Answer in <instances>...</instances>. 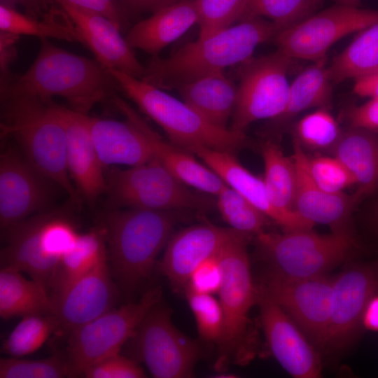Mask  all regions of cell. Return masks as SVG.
Returning <instances> with one entry per match:
<instances>
[{
	"mask_svg": "<svg viewBox=\"0 0 378 378\" xmlns=\"http://www.w3.org/2000/svg\"><path fill=\"white\" fill-rule=\"evenodd\" d=\"M280 31L269 20L250 17L204 38L186 43L165 58L153 56L142 80L162 90L224 71L251 58L255 48Z\"/></svg>",
	"mask_w": 378,
	"mask_h": 378,
	"instance_id": "cell-1",
	"label": "cell"
},
{
	"mask_svg": "<svg viewBox=\"0 0 378 378\" xmlns=\"http://www.w3.org/2000/svg\"><path fill=\"white\" fill-rule=\"evenodd\" d=\"M38 53L27 71L1 83V96L62 97L71 109L88 114L98 102L113 97L119 87L97 60L68 52L41 38Z\"/></svg>",
	"mask_w": 378,
	"mask_h": 378,
	"instance_id": "cell-2",
	"label": "cell"
},
{
	"mask_svg": "<svg viewBox=\"0 0 378 378\" xmlns=\"http://www.w3.org/2000/svg\"><path fill=\"white\" fill-rule=\"evenodd\" d=\"M52 102L33 95L1 96V136L13 139L28 162L78 204L80 194L67 167L66 134Z\"/></svg>",
	"mask_w": 378,
	"mask_h": 378,
	"instance_id": "cell-3",
	"label": "cell"
},
{
	"mask_svg": "<svg viewBox=\"0 0 378 378\" xmlns=\"http://www.w3.org/2000/svg\"><path fill=\"white\" fill-rule=\"evenodd\" d=\"M174 223L169 211L146 209H113L102 217L111 271L125 295L150 276Z\"/></svg>",
	"mask_w": 378,
	"mask_h": 378,
	"instance_id": "cell-4",
	"label": "cell"
},
{
	"mask_svg": "<svg viewBox=\"0 0 378 378\" xmlns=\"http://www.w3.org/2000/svg\"><path fill=\"white\" fill-rule=\"evenodd\" d=\"M251 235L237 232L219 253L223 280L218 292L223 315V330L218 346L215 367L223 370L230 363L244 365L254 354V336L249 312L257 303L247 252Z\"/></svg>",
	"mask_w": 378,
	"mask_h": 378,
	"instance_id": "cell-5",
	"label": "cell"
},
{
	"mask_svg": "<svg viewBox=\"0 0 378 378\" xmlns=\"http://www.w3.org/2000/svg\"><path fill=\"white\" fill-rule=\"evenodd\" d=\"M108 71L119 87L162 127L172 144L186 150L202 146L233 154L247 144L244 132L218 128L162 89L120 71Z\"/></svg>",
	"mask_w": 378,
	"mask_h": 378,
	"instance_id": "cell-6",
	"label": "cell"
},
{
	"mask_svg": "<svg viewBox=\"0 0 378 378\" xmlns=\"http://www.w3.org/2000/svg\"><path fill=\"white\" fill-rule=\"evenodd\" d=\"M259 249L272 271L293 278L326 275L356 246L351 231L321 234L312 229L263 231L255 235Z\"/></svg>",
	"mask_w": 378,
	"mask_h": 378,
	"instance_id": "cell-7",
	"label": "cell"
},
{
	"mask_svg": "<svg viewBox=\"0 0 378 378\" xmlns=\"http://www.w3.org/2000/svg\"><path fill=\"white\" fill-rule=\"evenodd\" d=\"M105 192L113 208L170 211L202 209L210 205L204 195L189 189L155 158L127 169H105Z\"/></svg>",
	"mask_w": 378,
	"mask_h": 378,
	"instance_id": "cell-8",
	"label": "cell"
},
{
	"mask_svg": "<svg viewBox=\"0 0 378 378\" xmlns=\"http://www.w3.org/2000/svg\"><path fill=\"white\" fill-rule=\"evenodd\" d=\"M123 347L130 358L144 363L156 378L190 377L201 356L199 343L176 328L171 309L160 302L150 309Z\"/></svg>",
	"mask_w": 378,
	"mask_h": 378,
	"instance_id": "cell-9",
	"label": "cell"
},
{
	"mask_svg": "<svg viewBox=\"0 0 378 378\" xmlns=\"http://www.w3.org/2000/svg\"><path fill=\"white\" fill-rule=\"evenodd\" d=\"M161 297L160 287L153 288L138 301L113 308L70 332L65 354L70 377H82L91 365L120 353Z\"/></svg>",
	"mask_w": 378,
	"mask_h": 378,
	"instance_id": "cell-10",
	"label": "cell"
},
{
	"mask_svg": "<svg viewBox=\"0 0 378 378\" xmlns=\"http://www.w3.org/2000/svg\"><path fill=\"white\" fill-rule=\"evenodd\" d=\"M293 61L277 48L239 64L237 99L229 129L244 132L252 122L273 120L284 111L290 89L287 75Z\"/></svg>",
	"mask_w": 378,
	"mask_h": 378,
	"instance_id": "cell-11",
	"label": "cell"
},
{
	"mask_svg": "<svg viewBox=\"0 0 378 378\" xmlns=\"http://www.w3.org/2000/svg\"><path fill=\"white\" fill-rule=\"evenodd\" d=\"M332 288L333 279L326 275L293 278L272 270L257 286L258 293L281 307L310 342L321 350L328 331Z\"/></svg>",
	"mask_w": 378,
	"mask_h": 378,
	"instance_id": "cell-12",
	"label": "cell"
},
{
	"mask_svg": "<svg viewBox=\"0 0 378 378\" xmlns=\"http://www.w3.org/2000/svg\"><path fill=\"white\" fill-rule=\"evenodd\" d=\"M378 21V10L337 4L280 30L272 41L295 59L318 62L340 39Z\"/></svg>",
	"mask_w": 378,
	"mask_h": 378,
	"instance_id": "cell-13",
	"label": "cell"
},
{
	"mask_svg": "<svg viewBox=\"0 0 378 378\" xmlns=\"http://www.w3.org/2000/svg\"><path fill=\"white\" fill-rule=\"evenodd\" d=\"M8 144L0 156L1 232L49 211L53 200L52 184H55L34 168L21 151Z\"/></svg>",
	"mask_w": 378,
	"mask_h": 378,
	"instance_id": "cell-14",
	"label": "cell"
},
{
	"mask_svg": "<svg viewBox=\"0 0 378 378\" xmlns=\"http://www.w3.org/2000/svg\"><path fill=\"white\" fill-rule=\"evenodd\" d=\"M378 294V262L353 264L333 278L332 309L323 351L346 349L357 337L365 309Z\"/></svg>",
	"mask_w": 378,
	"mask_h": 378,
	"instance_id": "cell-15",
	"label": "cell"
},
{
	"mask_svg": "<svg viewBox=\"0 0 378 378\" xmlns=\"http://www.w3.org/2000/svg\"><path fill=\"white\" fill-rule=\"evenodd\" d=\"M257 304L267 343L282 368L296 378L319 377V354L300 328L281 307L258 291Z\"/></svg>",
	"mask_w": 378,
	"mask_h": 378,
	"instance_id": "cell-16",
	"label": "cell"
},
{
	"mask_svg": "<svg viewBox=\"0 0 378 378\" xmlns=\"http://www.w3.org/2000/svg\"><path fill=\"white\" fill-rule=\"evenodd\" d=\"M237 232L211 223L183 229L169 238L158 268L176 290L185 291L194 269L218 255Z\"/></svg>",
	"mask_w": 378,
	"mask_h": 378,
	"instance_id": "cell-17",
	"label": "cell"
},
{
	"mask_svg": "<svg viewBox=\"0 0 378 378\" xmlns=\"http://www.w3.org/2000/svg\"><path fill=\"white\" fill-rule=\"evenodd\" d=\"M108 256L71 284L55 300V315L69 333L114 308L118 288Z\"/></svg>",
	"mask_w": 378,
	"mask_h": 378,
	"instance_id": "cell-18",
	"label": "cell"
},
{
	"mask_svg": "<svg viewBox=\"0 0 378 378\" xmlns=\"http://www.w3.org/2000/svg\"><path fill=\"white\" fill-rule=\"evenodd\" d=\"M54 111L66 134L69 173L80 195L93 204L105 192L104 167L96 152L89 127V116L52 102Z\"/></svg>",
	"mask_w": 378,
	"mask_h": 378,
	"instance_id": "cell-19",
	"label": "cell"
},
{
	"mask_svg": "<svg viewBox=\"0 0 378 378\" xmlns=\"http://www.w3.org/2000/svg\"><path fill=\"white\" fill-rule=\"evenodd\" d=\"M74 22L80 36L97 60L108 70L115 69L142 79L144 66L120 34L121 30L107 18L94 12L66 4L58 5Z\"/></svg>",
	"mask_w": 378,
	"mask_h": 378,
	"instance_id": "cell-20",
	"label": "cell"
},
{
	"mask_svg": "<svg viewBox=\"0 0 378 378\" xmlns=\"http://www.w3.org/2000/svg\"><path fill=\"white\" fill-rule=\"evenodd\" d=\"M230 187L237 191L284 231L312 229L314 224L296 212H284L271 203L262 178L246 169L231 153L197 146L189 150Z\"/></svg>",
	"mask_w": 378,
	"mask_h": 378,
	"instance_id": "cell-21",
	"label": "cell"
},
{
	"mask_svg": "<svg viewBox=\"0 0 378 378\" xmlns=\"http://www.w3.org/2000/svg\"><path fill=\"white\" fill-rule=\"evenodd\" d=\"M118 110L135 124L145 135L155 159L175 177L202 193L216 196L225 184L206 164L200 162L190 152L164 140L127 103L117 95L112 98Z\"/></svg>",
	"mask_w": 378,
	"mask_h": 378,
	"instance_id": "cell-22",
	"label": "cell"
},
{
	"mask_svg": "<svg viewBox=\"0 0 378 378\" xmlns=\"http://www.w3.org/2000/svg\"><path fill=\"white\" fill-rule=\"evenodd\" d=\"M293 148L297 169L294 211L314 225L329 226L332 232L351 231V216L358 204L354 195L329 192L319 187L309 174L306 152L294 141Z\"/></svg>",
	"mask_w": 378,
	"mask_h": 378,
	"instance_id": "cell-23",
	"label": "cell"
},
{
	"mask_svg": "<svg viewBox=\"0 0 378 378\" xmlns=\"http://www.w3.org/2000/svg\"><path fill=\"white\" fill-rule=\"evenodd\" d=\"M49 212L34 214L1 232V268L25 272L46 288L59 262L48 255L43 240Z\"/></svg>",
	"mask_w": 378,
	"mask_h": 378,
	"instance_id": "cell-24",
	"label": "cell"
},
{
	"mask_svg": "<svg viewBox=\"0 0 378 378\" xmlns=\"http://www.w3.org/2000/svg\"><path fill=\"white\" fill-rule=\"evenodd\" d=\"M89 127L104 169L117 164L135 166L154 158L144 133L127 119L118 121L89 116Z\"/></svg>",
	"mask_w": 378,
	"mask_h": 378,
	"instance_id": "cell-25",
	"label": "cell"
},
{
	"mask_svg": "<svg viewBox=\"0 0 378 378\" xmlns=\"http://www.w3.org/2000/svg\"><path fill=\"white\" fill-rule=\"evenodd\" d=\"M199 22L197 0H178L134 25L125 37L132 49L157 56Z\"/></svg>",
	"mask_w": 378,
	"mask_h": 378,
	"instance_id": "cell-26",
	"label": "cell"
},
{
	"mask_svg": "<svg viewBox=\"0 0 378 378\" xmlns=\"http://www.w3.org/2000/svg\"><path fill=\"white\" fill-rule=\"evenodd\" d=\"M332 155L340 160L356 181L357 202L378 190V134L375 130L348 126L342 130Z\"/></svg>",
	"mask_w": 378,
	"mask_h": 378,
	"instance_id": "cell-27",
	"label": "cell"
},
{
	"mask_svg": "<svg viewBox=\"0 0 378 378\" xmlns=\"http://www.w3.org/2000/svg\"><path fill=\"white\" fill-rule=\"evenodd\" d=\"M183 102L204 120L221 129L227 125L235 106L237 87L224 71L216 72L179 86Z\"/></svg>",
	"mask_w": 378,
	"mask_h": 378,
	"instance_id": "cell-28",
	"label": "cell"
},
{
	"mask_svg": "<svg viewBox=\"0 0 378 378\" xmlns=\"http://www.w3.org/2000/svg\"><path fill=\"white\" fill-rule=\"evenodd\" d=\"M327 58L303 69L290 84L289 94L284 111L273 119L275 129H284L304 110L317 108L330 109L332 88L328 70Z\"/></svg>",
	"mask_w": 378,
	"mask_h": 378,
	"instance_id": "cell-29",
	"label": "cell"
},
{
	"mask_svg": "<svg viewBox=\"0 0 378 378\" xmlns=\"http://www.w3.org/2000/svg\"><path fill=\"white\" fill-rule=\"evenodd\" d=\"M106 256L105 233L101 225L80 234L75 244L61 258L48 284L53 302Z\"/></svg>",
	"mask_w": 378,
	"mask_h": 378,
	"instance_id": "cell-30",
	"label": "cell"
},
{
	"mask_svg": "<svg viewBox=\"0 0 378 378\" xmlns=\"http://www.w3.org/2000/svg\"><path fill=\"white\" fill-rule=\"evenodd\" d=\"M55 303L43 284L25 279L20 271L1 268V318L55 314Z\"/></svg>",
	"mask_w": 378,
	"mask_h": 378,
	"instance_id": "cell-31",
	"label": "cell"
},
{
	"mask_svg": "<svg viewBox=\"0 0 378 378\" xmlns=\"http://www.w3.org/2000/svg\"><path fill=\"white\" fill-rule=\"evenodd\" d=\"M0 30L41 38H56L80 42L76 28L66 12L52 5L40 19L21 13L16 8L0 4Z\"/></svg>",
	"mask_w": 378,
	"mask_h": 378,
	"instance_id": "cell-32",
	"label": "cell"
},
{
	"mask_svg": "<svg viewBox=\"0 0 378 378\" xmlns=\"http://www.w3.org/2000/svg\"><path fill=\"white\" fill-rule=\"evenodd\" d=\"M332 83L357 79L378 71V21L364 29L328 66Z\"/></svg>",
	"mask_w": 378,
	"mask_h": 378,
	"instance_id": "cell-33",
	"label": "cell"
},
{
	"mask_svg": "<svg viewBox=\"0 0 378 378\" xmlns=\"http://www.w3.org/2000/svg\"><path fill=\"white\" fill-rule=\"evenodd\" d=\"M261 153L265 166L262 179L271 203L281 211L295 212L297 169L293 158L286 156L272 139L262 144Z\"/></svg>",
	"mask_w": 378,
	"mask_h": 378,
	"instance_id": "cell-34",
	"label": "cell"
},
{
	"mask_svg": "<svg viewBox=\"0 0 378 378\" xmlns=\"http://www.w3.org/2000/svg\"><path fill=\"white\" fill-rule=\"evenodd\" d=\"M342 130L329 109L317 108L294 124L293 141L303 150L332 154Z\"/></svg>",
	"mask_w": 378,
	"mask_h": 378,
	"instance_id": "cell-35",
	"label": "cell"
},
{
	"mask_svg": "<svg viewBox=\"0 0 378 378\" xmlns=\"http://www.w3.org/2000/svg\"><path fill=\"white\" fill-rule=\"evenodd\" d=\"M59 328L55 314L22 317L3 341L1 351L11 357H23L39 349Z\"/></svg>",
	"mask_w": 378,
	"mask_h": 378,
	"instance_id": "cell-36",
	"label": "cell"
},
{
	"mask_svg": "<svg viewBox=\"0 0 378 378\" xmlns=\"http://www.w3.org/2000/svg\"><path fill=\"white\" fill-rule=\"evenodd\" d=\"M216 197L221 218L230 228L251 236L265 231L270 219L232 188L225 183Z\"/></svg>",
	"mask_w": 378,
	"mask_h": 378,
	"instance_id": "cell-37",
	"label": "cell"
},
{
	"mask_svg": "<svg viewBox=\"0 0 378 378\" xmlns=\"http://www.w3.org/2000/svg\"><path fill=\"white\" fill-rule=\"evenodd\" d=\"M323 2L324 0H248L244 19L267 18L281 30L315 13Z\"/></svg>",
	"mask_w": 378,
	"mask_h": 378,
	"instance_id": "cell-38",
	"label": "cell"
},
{
	"mask_svg": "<svg viewBox=\"0 0 378 378\" xmlns=\"http://www.w3.org/2000/svg\"><path fill=\"white\" fill-rule=\"evenodd\" d=\"M70 377L66 355L29 360L22 357L0 359L1 378H61Z\"/></svg>",
	"mask_w": 378,
	"mask_h": 378,
	"instance_id": "cell-39",
	"label": "cell"
},
{
	"mask_svg": "<svg viewBox=\"0 0 378 378\" xmlns=\"http://www.w3.org/2000/svg\"><path fill=\"white\" fill-rule=\"evenodd\" d=\"M248 0H197L199 38L229 27L244 18Z\"/></svg>",
	"mask_w": 378,
	"mask_h": 378,
	"instance_id": "cell-40",
	"label": "cell"
},
{
	"mask_svg": "<svg viewBox=\"0 0 378 378\" xmlns=\"http://www.w3.org/2000/svg\"><path fill=\"white\" fill-rule=\"evenodd\" d=\"M185 292L200 338L204 342L218 344L223 330V315L219 300L214 295L188 290Z\"/></svg>",
	"mask_w": 378,
	"mask_h": 378,
	"instance_id": "cell-41",
	"label": "cell"
},
{
	"mask_svg": "<svg viewBox=\"0 0 378 378\" xmlns=\"http://www.w3.org/2000/svg\"><path fill=\"white\" fill-rule=\"evenodd\" d=\"M307 166L314 181L327 192H343L346 188L356 186L351 173L333 155H320L313 157L307 154Z\"/></svg>",
	"mask_w": 378,
	"mask_h": 378,
	"instance_id": "cell-42",
	"label": "cell"
},
{
	"mask_svg": "<svg viewBox=\"0 0 378 378\" xmlns=\"http://www.w3.org/2000/svg\"><path fill=\"white\" fill-rule=\"evenodd\" d=\"M87 378H143L146 373L137 362L120 353L106 357L86 369Z\"/></svg>",
	"mask_w": 378,
	"mask_h": 378,
	"instance_id": "cell-43",
	"label": "cell"
},
{
	"mask_svg": "<svg viewBox=\"0 0 378 378\" xmlns=\"http://www.w3.org/2000/svg\"><path fill=\"white\" fill-rule=\"evenodd\" d=\"M223 280V269L218 254L206 259L194 269L188 278L186 290L214 295L218 293Z\"/></svg>",
	"mask_w": 378,
	"mask_h": 378,
	"instance_id": "cell-44",
	"label": "cell"
},
{
	"mask_svg": "<svg viewBox=\"0 0 378 378\" xmlns=\"http://www.w3.org/2000/svg\"><path fill=\"white\" fill-rule=\"evenodd\" d=\"M57 5L66 4L97 13L107 18L122 31L126 22V14L116 0H50Z\"/></svg>",
	"mask_w": 378,
	"mask_h": 378,
	"instance_id": "cell-45",
	"label": "cell"
},
{
	"mask_svg": "<svg viewBox=\"0 0 378 378\" xmlns=\"http://www.w3.org/2000/svg\"><path fill=\"white\" fill-rule=\"evenodd\" d=\"M344 117L348 126L378 130V99L349 106L344 112Z\"/></svg>",
	"mask_w": 378,
	"mask_h": 378,
	"instance_id": "cell-46",
	"label": "cell"
},
{
	"mask_svg": "<svg viewBox=\"0 0 378 378\" xmlns=\"http://www.w3.org/2000/svg\"><path fill=\"white\" fill-rule=\"evenodd\" d=\"M19 38L18 34L2 31L0 32L1 83L12 76L9 67L17 55L15 43Z\"/></svg>",
	"mask_w": 378,
	"mask_h": 378,
	"instance_id": "cell-47",
	"label": "cell"
},
{
	"mask_svg": "<svg viewBox=\"0 0 378 378\" xmlns=\"http://www.w3.org/2000/svg\"><path fill=\"white\" fill-rule=\"evenodd\" d=\"M125 13H155L178 0H116Z\"/></svg>",
	"mask_w": 378,
	"mask_h": 378,
	"instance_id": "cell-48",
	"label": "cell"
},
{
	"mask_svg": "<svg viewBox=\"0 0 378 378\" xmlns=\"http://www.w3.org/2000/svg\"><path fill=\"white\" fill-rule=\"evenodd\" d=\"M353 91L360 97L378 99V71L355 79Z\"/></svg>",
	"mask_w": 378,
	"mask_h": 378,
	"instance_id": "cell-49",
	"label": "cell"
},
{
	"mask_svg": "<svg viewBox=\"0 0 378 378\" xmlns=\"http://www.w3.org/2000/svg\"><path fill=\"white\" fill-rule=\"evenodd\" d=\"M363 326L368 330L378 331V294L368 303L362 318Z\"/></svg>",
	"mask_w": 378,
	"mask_h": 378,
	"instance_id": "cell-50",
	"label": "cell"
},
{
	"mask_svg": "<svg viewBox=\"0 0 378 378\" xmlns=\"http://www.w3.org/2000/svg\"><path fill=\"white\" fill-rule=\"evenodd\" d=\"M52 5L50 0H27L24 5L25 14L29 17L40 19Z\"/></svg>",
	"mask_w": 378,
	"mask_h": 378,
	"instance_id": "cell-51",
	"label": "cell"
},
{
	"mask_svg": "<svg viewBox=\"0 0 378 378\" xmlns=\"http://www.w3.org/2000/svg\"><path fill=\"white\" fill-rule=\"evenodd\" d=\"M27 1V0H0L1 4L13 8H16L18 5H22L24 6Z\"/></svg>",
	"mask_w": 378,
	"mask_h": 378,
	"instance_id": "cell-52",
	"label": "cell"
},
{
	"mask_svg": "<svg viewBox=\"0 0 378 378\" xmlns=\"http://www.w3.org/2000/svg\"><path fill=\"white\" fill-rule=\"evenodd\" d=\"M337 4L346 5L349 6H358L360 0H332Z\"/></svg>",
	"mask_w": 378,
	"mask_h": 378,
	"instance_id": "cell-53",
	"label": "cell"
},
{
	"mask_svg": "<svg viewBox=\"0 0 378 378\" xmlns=\"http://www.w3.org/2000/svg\"><path fill=\"white\" fill-rule=\"evenodd\" d=\"M372 220L375 227L378 230V201L374 205V207L372 209Z\"/></svg>",
	"mask_w": 378,
	"mask_h": 378,
	"instance_id": "cell-54",
	"label": "cell"
}]
</instances>
